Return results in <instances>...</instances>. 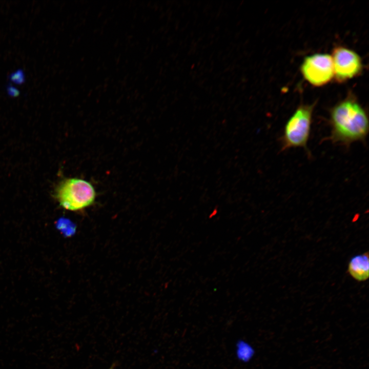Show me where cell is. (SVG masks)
I'll return each instance as SVG.
<instances>
[{"label": "cell", "mask_w": 369, "mask_h": 369, "mask_svg": "<svg viewBox=\"0 0 369 369\" xmlns=\"http://www.w3.org/2000/svg\"><path fill=\"white\" fill-rule=\"evenodd\" d=\"M330 134L332 144L350 147L352 144L365 142L369 131L367 113L357 100L348 96L330 110Z\"/></svg>", "instance_id": "cell-1"}, {"label": "cell", "mask_w": 369, "mask_h": 369, "mask_svg": "<svg viewBox=\"0 0 369 369\" xmlns=\"http://www.w3.org/2000/svg\"><path fill=\"white\" fill-rule=\"evenodd\" d=\"M315 104L300 105L286 122L280 138L281 151L302 148L310 156L308 147Z\"/></svg>", "instance_id": "cell-2"}, {"label": "cell", "mask_w": 369, "mask_h": 369, "mask_svg": "<svg viewBox=\"0 0 369 369\" xmlns=\"http://www.w3.org/2000/svg\"><path fill=\"white\" fill-rule=\"evenodd\" d=\"M55 197L63 208L76 211L92 204L95 201L96 192L89 181L70 178L59 183L55 190Z\"/></svg>", "instance_id": "cell-3"}, {"label": "cell", "mask_w": 369, "mask_h": 369, "mask_svg": "<svg viewBox=\"0 0 369 369\" xmlns=\"http://www.w3.org/2000/svg\"><path fill=\"white\" fill-rule=\"evenodd\" d=\"M304 79L314 86L326 85L334 78L331 55L315 53L305 57L300 67Z\"/></svg>", "instance_id": "cell-4"}, {"label": "cell", "mask_w": 369, "mask_h": 369, "mask_svg": "<svg viewBox=\"0 0 369 369\" xmlns=\"http://www.w3.org/2000/svg\"><path fill=\"white\" fill-rule=\"evenodd\" d=\"M331 57L334 78L338 83L344 82L357 76L362 70L361 57L350 49L337 47L333 49Z\"/></svg>", "instance_id": "cell-5"}, {"label": "cell", "mask_w": 369, "mask_h": 369, "mask_svg": "<svg viewBox=\"0 0 369 369\" xmlns=\"http://www.w3.org/2000/svg\"><path fill=\"white\" fill-rule=\"evenodd\" d=\"M347 271L358 281H364L369 277V258L367 251L353 256L350 260Z\"/></svg>", "instance_id": "cell-6"}, {"label": "cell", "mask_w": 369, "mask_h": 369, "mask_svg": "<svg viewBox=\"0 0 369 369\" xmlns=\"http://www.w3.org/2000/svg\"><path fill=\"white\" fill-rule=\"evenodd\" d=\"M9 80L17 85H21L26 81V75L23 69L19 68L8 76Z\"/></svg>", "instance_id": "cell-7"}, {"label": "cell", "mask_w": 369, "mask_h": 369, "mask_svg": "<svg viewBox=\"0 0 369 369\" xmlns=\"http://www.w3.org/2000/svg\"><path fill=\"white\" fill-rule=\"evenodd\" d=\"M6 90L7 94L10 97H16L20 94V91L10 83H8L6 85Z\"/></svg>", "instance_id": "cell-8"}, {"label": "cell", "mask_w": 369, "mask_h": 369, "mask_svg": "<svg viewBox=\"0 0 369 369\" xmlns=\"http://www.w3.org/2000/svg\"><path fill=\"white\" fill-rule=\"evenodd\" d=\"M109 369H113V368H112V367H111V368H109Z\"/></svg>", "instance_id": "cell-9"}]
</instances>
